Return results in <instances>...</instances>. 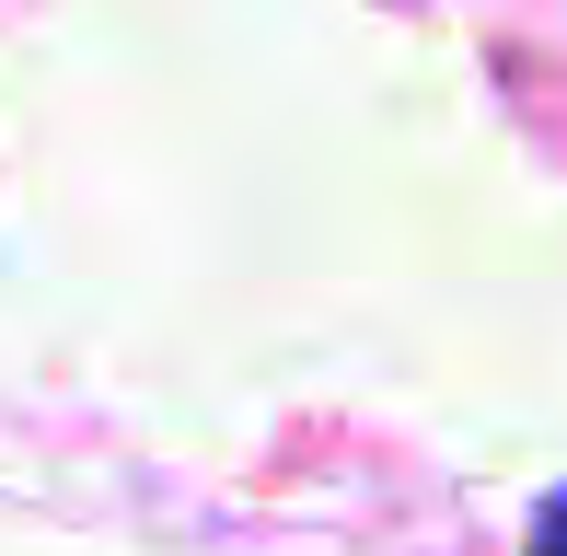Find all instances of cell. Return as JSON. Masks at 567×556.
Masks as SVG:
<instances>
[{"label":"cell","mask_w":567,"mask_h":556,"mask_svg":"<svg viewBox=\"0 0 567 556\" xmlns=\"http://www.w3.org/2000/svg\"><path fill=\"white\" fill-rule=\"evenodd\" d=\"M533 556H567V487L545 498V511H533Z\"/></svg>","instance_id":"6da1fadb"}]
</instances>
